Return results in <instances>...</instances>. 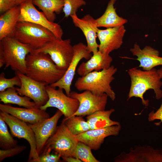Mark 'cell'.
Here are the masks:
<instances>
[{
	"label": "cell",
	"instance_id": "cell-6",
	"mask_svg": "<svg viewBox=\"0 0 162 162\" xmlns=\"http://www.w3.org/2000/svg\"><path fill=\"white\" fill-rule=\"evenodd\" d=\"M78 142L75 136L62 122L55 133L47 141L43 152L49 148L54 153L59 154L61 158L75 157Z\"/></svg>",
	"mask_w": 162,
	"mask_h": 162
},
{
	"label": "cell",
	"instance_id": "cell-27",
	"mask_svg": "<svg viewBox=\"0 0 162 162\" xmlns=\"http://www.w3.org/2000/svg\"><path fill=\"white\" fill-rule=\"evenodd\" d=\"M70 132L76 136L90 130L89 125L82 116H74L64 118L62 121Z\"/></svg>",
	"mask_w": 162,
	"mask_h": 162
},
{
	"label": "cell",
	"instance_id": "cell-21",
	"mask_svg": "<svg viewBox=\"0 0 162 162\" xmlns=\"http://www.w3.org/2000/svg\"><path fill=\"white\" fill-rule=\"evenodd\" d=\"M112 60V58L110 55L98 50L93 53V55L86 62H83L80 65L77 69V73L82 76L94 71L107 69L111 66Z\"/></svg>",
	"mask_w": 162,
	"mask_h": 162
},
{
	"label": "cell",
	"instance_id": "cell-8",
	"mask_svg": "<svg viewBox=\"0 0 162 162\" xmlns=\"http://www.w3.org/2000/svg\"><path fill=\"white\" fill-rule=\"evenodd\" d=\"M0 116L9 126L11 135L19 138L26 140L30 146L28 162H40L37 152L34 133L26 122L3 111H0Z\"/></svg>",
	"mask_w": 162,
	"mask_h": 162
},
{
	"label": "cell",
	"instance_id": "cell-13",
	"mask_svg": "<svg viewBox=\"0 0 162 162\" xmlns=\"http://www.w3.org/2000/svg\"><path fill=\"white\" fill-rule=\"evenodd\" d=\"M73 48V58L64 76L57 82L50 85L52 87L63 89L69 96L71 92V86L79 63L83 58L88 60L92 56L91 53L87 50L86 45L80 42L74 45Z\"/></svg>",
	"mask_w": 162,
	"mask_h": 162
},
{
	"label": "cell",
	"instance_id": "cell-7",
	"mask_svg": "<svg viewBox=\"0 0 162 162\" xmlns=\"http://www.w3.org/2000/svg\"><path fill=\"white\" fill-rule=\"evenodd\" d=\"M34 52H43L48 54L60 69L66 71L73 58V46L69 39L62 40L56 38L46 43Z\"/></svg>",
	"mask_w": 162,
	"mask_h": 162
},
{
	"label": "cell",
	"instance_id": "cell-33",
	"mask_svg": "<svg viewBox=\"0 0 162 162\" xmlns=\"http://www.w3.org/2000/svg\"><path fill=\"white\" fill-rule=\"evenodd\" d=\"M51 149L49 148L39 155L40 162H61V156L59 154L51 153Z\"/></svg>",
	"mask_w": 162,
	"mask_h": 162
},
{
	"label": "cell",
	"instance_id": "cell-25",
	"mask_svg": "<svg viewBox=\"0 0 162 162\" xmlns=\"http://www.w3.org/2000/svg\"><path fill=\"white\" fill-rule=\"evenodd\" d=\"M115 111L114 109L107 110L98 111L87 116L86 121L89 125L90 129L120 124L119 122L113 121L110 118L111 114Z\"/></svg>",
	"mask_w": 162,
	"mask_h": 162
},
{
	"label": "cell",
	"instance_id": "cell-12",
	"mask_svg": "<svg viewBox=\"0 0 162 162\" xmlns=\"http://www.w3.org/2000/svg\"><path fill=\"white\" fill-rule=\"evenodd\" d=\"M70 97L77 99L79 102L77 110L72 116L82 117L89 116L98 111L105 110L108 97L106 94L97 96L88 90L81 93L71 92Z\"/></svg>",
	"mask_w": 162,
	"mask_h": 162
},
{
	"label": "cell",
	"instance_id": "cell-37",
	"mask_svg": "<svg viewBox=\"0 0 162 162\" xmlns=\"http://www.w3.org/2000/svg\"><path fill=\"white\" fill-rule=\"evenodd\" d=\"M28 0H12L13 3L16 5H20L21 4Z\"/></svg>",
	"mask_w": 162,
	"mask_h": 162
},
{
	"label": "cell",
	"instance_id": "cell-24",
	"mask_svg": "<svg viewBox=\"0 0 162 162\" xmlns=\"http://www.w3.org/2000/svg\"><path fill=\"white\" fill-rule=\"evenodd\" d=\"M0 101L4 104H15L27 108H40L31 99L26 96L20 95L14 86L0 92Z\"/></svg>",
	"mask_w": 162,
	"mask_h": 162
},
{
	"label": "cell",
	"instance_id": "cell-3",
	"mask_svg": "<svg viewBox=\"0 0 162 162\" xmlns=\"http://www.w3.org/2000/svg\"><path fill=\"white\" fill-rule=\"evenodd\" d=\"M117 70L114 66L111 65L107 69L93 71L78 78L75 83V87L80 91L88 90L97 96L106 94L114 101L116 94L110 84L115 79L114 75Z\"/></svg>",
	"mask_w": 162,
	"mask_h": 162
},
{
	"label": "cell",
	"instance_id": "cell-17",
	"mask_svg": "<svg viewBox=\"0 0 162 162\" xmlns=\"http://www.w3.org/2000/svg\"><path fill=\"white\" fill-rule=\"evenodd\" d=\"M120 124L102 128L90 129L75 136L78 141L83 143L92 150H97L103 143L105 138L110 136H117L121 130Z\"/></svg>",
	"mask_w": 162,
	"mask_h": 162
},
{
	"label": "cell",
	"instance_id": "cell-2",
	"mask_svg": "<svg viewBox=\"0 0 162 162\" xmlns=\"http://www.w3.org/2000/svg\"><path fill=\"white\" fill-rule=\"evenodd\" d=\"M128 73L130 78L131 85L128 100L133 97L139 98L143 105L148 106L149 101L144 99L143 95L150 89L154 91L156 99L162 98V82L156 68L142 70L134 68L129 69Z\"/></svg>",
	"mask_w": 162,
	"mask_h": 162
},
{
	"label": "cell",
	"instance_id": "cell-1",
	"mask_svg": "<svg viewBox=\"0 0 162 162\" xmlns=\"http://www.w3.org/2000/svg\"><path fill=\"white\" fill-rule=\"evenodd\" d=\"M27 76L50 85L60 80L66 71L58 68L48 54L32 51L26 58Z\"/></svg>",
	"mask_w": 162,
	"mask_h": 162
},
{
	"label": "cell",
	"instance_id": "cell-20",
	"mask_svg": "<svg viewBox=\"0 0 162 162\" xmlns=\"http://www.w3.org/2000/svg\"><path fill=\"white\" fill-rule=\"evenodd\" d=\"M132 54L137 57L136 60L140 62V67L143 70H149L158 65H162V57H159L158 50L146 46L142 49L137 44L130 49Z\"/></svg>",
	"mask_w": 162,
	"mask_h": 162
},
{
	"label": "cell",
	"instance_id": "cell-19",
	"mask_svg": "<svg viewBox=\"0 0 162 162\" xmlns=\"http://www.w3.org/2000/svg\"><path fill=\"white\" fill-rule=\"evenodd\" d=\"M0 110L31 124L38 122L50 117L48 113L40 108H21L1 104Z\"/></svg>",
	"mask_w": 162,
	"mask_h": 162
},
{
	"label": "cell",
	"instance_id": "cell-29",
	"mask_svg": "<svg viewBox=\"0 0 162 162\" xmlns=\"http://www.w3.org/2000/svg\"><path fill=\"white\" fill-rule=\"evenodd\" d=\"M92 149L88 146L78 141L75 153V157L84 162H99L93 154Z\"/></svg>",
	"mask_w": 162,
	"mask_h": 162
},
{
	"label": "cell",
	"instance_id": "cell-34",
	"mask_svg": "<svg viewBox=\"0 0 162 162\" xmlns=\"http://www.w3.org/2000/svg\"><path fill=\"white\" fill-rule=\"evenodd\" d=\"M148 120L149 122L153 121L156 120H160L159 122L155 124L157 125H160V123L162 122V99L161 104L159 108L155 112L153 110L149 113Z\"/></svg>",
	"mask_w": 162,
	"mask_h": 162
},
{
	"label": "cell",
	"instance_id": "cell-10",
	"mask_svg": "<svg viewBox=\"0 0 162 162\" xmlns=\"http://www.w3.org/2000/svg\"><path fill=\"white\" fill-rule=\"evenodd\" d=\"M19 22H31L43 26L51 31L56 37L61 39L63 34L61 26L50 21L42 12L35 7L32 0H28L20 5Z\"/></svg>",
	"mask_w": 162,
	"mask_h": 162
},
{
	"label": "cell",
	"instance_id": "cell-5",
	"mask_svg": "<svg viewBox=\"0 0 162 162\" xmlns=\"http://www.w3.org/2000/svg\"><path fill=\"white\" fill-rule=\"evenodd\" d=\"M13 38L29 45L33 51L40 48L48 42L56 38L47 28L27 22H18Z\"/></svg>",
	"mask_w": 162,
	"mask_h": 162
},
{
	"label": "cell",
	"instance_id": "cell-22",
	"mask_svg": "<svg viewBox=\"0 0 162 162\" xmlns=\"http://www.w3.org/2000/svg\"><path fill=\"white\" fill-rule=\"evenodd\" d=\"M20 12V5H16L0 15V40L14 37Z\"/></svg>",
	"mask_w": 162,
	"mask_h": 162
},
{
	"label": "cell",
	"instance_id": "cell-11",
	"mask_svg": "<svg viewBox=\"0 0 162 162\" xmlns=\"http://www.w3.org/2000/svg\"><path fill=\"white\" fill-rule=\"evenodd\" d=\"M15 74L19 77L21 82L20 88L16 87L20 95L30 98L39 108L46 103L49 96L45 84L37 81L20 72L15 71Z\"/></svg>",
	"mask_w": 162,
	"mask_h": 162
},
{
	"label": "cell",
	"instance_id": "cell-39",
	"mask_svg": "<svg viewBox=\"0 0 162 162\" xmlns=\"http://www.w3.org/2000/svg\"><path fill=\"white\" fill-rule=\"evenodd\" d=\"M114 0L116 1V0Z\"/></svg>",
	"mask_w": 162,
	"mask_h": 162
},
{
	"label": "cell",
	"instance_id": "cell-23",
	"mask_svg": "<svg viewBox=\"0 0 162 162\" xmlns=\"http://www.w3.org/2000/svg\"><path fill=\"white\" fill-rule=\"evenodd\" d=\"M115 2L114 0H110L104 14L96 19L98 28H113L124 25L127 22V20L117 14L114 6Z\"/></svg>",
	"mask_w": 162,
	"mask_h": 162
},
{
	"label": "cell",
	"instance_id": "cell-26",
	"mask_svg": "<svg viewBox=\"0 0 162 162\" xmlns=\"http://www.w3.org/2000/svg\"><path fill=\"white\" fill-rule=\"evenodd\" d=\"M34 5L38 7L47 19L54 22L56 13L60 14L63 10L64 0H32Z\"/></svg>",
	"mask_w": 162,
	"mask_h": 162
},
{
	"label": "cell",
	"instance_id": "cell-38",
	"mask_svg": "<svg viewBox=\"0 0 162 162\" xmlns=\"http://www.w3.org/2000/svg\"><path fill=\"white\" fill-rule=\"evenodd\" d=\"M157 72L161 78L162 79V67L157 70Z\"/></svg>",
	"mask_w": 162,
	"mask_h": 162
},
{
	"label": "cell",
	"instance_id": "cell-31",
	"mask_svg": "<svg viewBox=\"0 0 162 162\" xmlns=\"http://www.w3.org/2000/svg\"><path fill=\"white\" fill-rule=\"evenodd\" d=\"M21 82L19 77L16 76L10 79H7L5 77V74L2 72L0 74V92H3L8 88L14 86L20 87Z\"/></svg>",
	"mask_w": 162,
	"mask_h": 162
},
{
	"label": "cell",
	"instance_id": "cell-16",
	"mask_svg": "<svg viewBox=\"0 0 162 162\" xmlns=\"http://www.w3.org/2000/svg\"><path fill=\"white\" fill-rule=\"evenodd\" d=\"M126 32L124 25L106 28L98 29L97 37L100 41L98 50L106 54L119 48L123 43V38Z\"/></svg>",
	"mask_w": 162,
	"mask_h": 162
},
{
	"label": "cell",
	"instance_id": "cell-28",
	"mask_svg": "<svg viewBox=\"0 0 162 162\" xmlns=\"http://www.w3.org/2000/svg\"><path fill=\"white\" fill-rule=\"evenodd\" d=\"M18 141L9 132L6 123L0 116V147L6 149L15 147Z\"/></svg>",
	"mask_w": 162,
	"mask_h": 162
},
{
	"label": "cell",
	"instance_id": "cell-35",
	"mask_svg": "<svg viewBox=\"0 0 162 162\" xmlns=\"http://www.w3.org/2000/svg\"><path fill=\"white\" fill-rule=\"evenodd\" d=\"M15 6L12 0H0V14H3Z\"/></svg>",
	"mask_w": 162,
	"mask_h": 162
},
{
	"label": "cell",
	"instance_id": "cell-15",
	"mask_svg": "<svg viewBox=\"0 0 162 162\" xmlns=\"http://www.w3.org/2000/svg\"><path fill=\"white\" fill-rule=\"evenodd\" d=\"M116 162H162V149L149 146H136L128 153L123 152L114 158Z\"/></svg>",
	"mask_w": 162,
	"mask_h": 162
},
{
	"label": "cell",
	"instance_id": "cell-14",
	"mask_svg": "<svg viewBox=\"0 0 162 162\" xmlns=\"http://www.w3.org/2000/svg\"><path fill=\"white\" fill-rule=\"evenodd\" d=\"M63 115L58 110L52 117L35 124H28L34 134L39 156L42 152L47 140L55 133L58 121Z\"/></svg>",
	"mask_w": 162,
	"mask_h": 162
},
{
	"label": "cell",
	"instance_id": "cell-18",
	"mask_svg": "<svg viewBox=\"0 0 162 162\" xmlns=\"http://www.w3.org/2000/svg\"><path fill=\"white\" fill-rule=\"evenodd\" d=\"M74 26L82 32L87 42L88 51L93 53L98 50V44L96 41L98 27L96 19L89 14H87L82 18H79L76 14L70 16Z\"/></svg>",
	"mask_w": 162,
	"mask_h": 162
},
{
	"label": "cell",
	"instance_id": "cell-32",
	"mask_svg": "<svg viewBox=\"0 0 162 162\" xmlns=\"http://www.w3.org/2000/svg\"><path fill=\"white\" fill-rule=\"evenodd\" d=\"M25 146L17 145L14 147L6 149L0 150V162L8 157H12L20 154L26 148Z\"/></svg>",
	"mask_w": 162,
	"mask_h": 162
},
{
	"label": "cell",
	"instance_id": "cell-4",
	"mask_svg": "<svg viewBox=\"0 0 162 162\" xmlns=\"http://www.w3.org/2000/svg\"><path fill=\"white\" fill-rule=\"evenodd\" d=\"M33 51L29 45L13 37H6L0 40V68L10 67L15 71L26 74L27 56Z\"/></svg>",
	"mask_w": 162,
	"mask_h": 162
},
{
	"label": "cell",
	"instance_id": "cell-30",
	"mask_svg": "<svg viewBox=\"0 0 162 162\" xmlns=\"http://www.w3.org/2000/svg\"><path fill=\"white\" fill-rule=\"evenodd\" d=\"M86 4L84 0H64L62 11L65 17L68 18L76 14L78 9Z\"/></svg>",
	"mask_w": 162,
	"mask_h": 162
},
{
	"label": "cell",
	"instance_id": "cell-36",
	"mask_svg": "<svg viewBox=\"0 0 162 162\" xmlns=\"http://www.w3.org/2000/svg\"><path fill=\"white\" fill-rule=\"evenodd\" d=\"M64 161L67 162H82L78 158L73 157L62 158Z\"/></svg>",
	"mask_w": 162,
	"mask_h": 162
},
{
	"label": "cell",
	"instance_id": "cell-9",
	"mask_svg": "<svg viewBox=\"0 0 162 162\" xmlns=\"http://www.w3.org/2000/svg\"><path fill=\"white\" fill-rule=\"evenodd\" d=\"M46 88L49 99L45 105L40 106V109L46 111L49 107L57 108L62 112L64 118L71 116L76 111L79 105L77 99L65 94L62 88L56 89L50 85H46Z\"/></svg>",
	"mask_w": 162,
	"mask_h": 162
}]
</instances>
